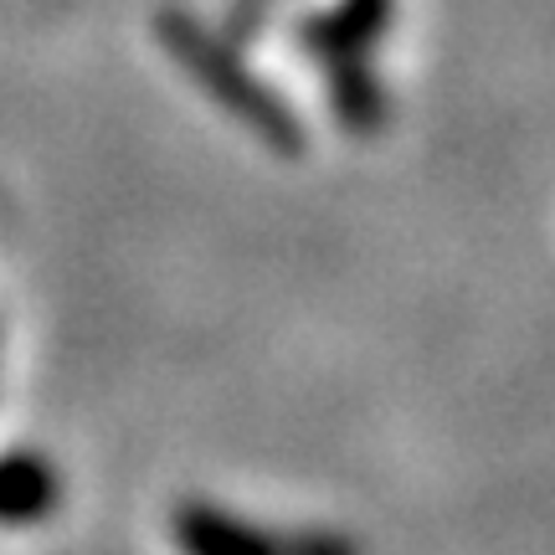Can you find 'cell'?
<instances>
[{
    "label": "cell",
    "mask_w": 555,
    "mask_h": 555,
    "mask_svg": "<svg viewBox=\"0 0 555 555\" xmlns=\"http://www.w3.org/2000/svg\"><path fill=\"white\" fill-rule=\"evenodd\" d=\"M62 499L57 468L41 453H5L0 457V525H31L47 519Z\"/></svg>",
    "instance_id": "obj_2"
},
{
    "label": "cell",
    "mask_w": 555,
    "mask_h": 555,
    "mask_svg": "<svg viewBox=\"0 0 555 555\" xmlns=\"http://www.w3.org/2000/svg\"><path fill=\"white\" fill-rule=\"evenodd\" d=\"M170 540L180 555H288V540L217 504H180L170 515Z\"/></svg>",
    "instance_id": "obj_1"
},
{
    "label": "cell",
    "mask_w": 555,
    "mask_h": 555,
    "mask_svg": "<svg viewBox=\"0 0 555 555\" xmlns=\"http://www.w3.org/2000/svg\"><path fill=\"white\" fill-rule=\"evenodd\" d=\"M288 555H365L350 535H335V530H309V535L288 540Z\"/></svg>",
    "instance_id": "obj_3"
}]
</instances>
